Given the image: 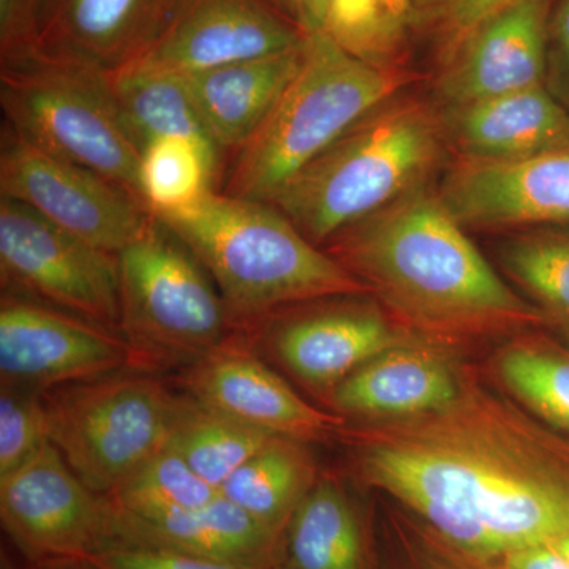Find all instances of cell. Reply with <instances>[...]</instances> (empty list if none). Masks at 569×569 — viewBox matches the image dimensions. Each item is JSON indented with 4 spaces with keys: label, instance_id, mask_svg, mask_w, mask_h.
I'll return each mask as SVG.
<instances>
[{
    "label": "cell",
    "instance_id": "2",
    "mask_svg": "<svg viewBox=\"0 0 569 569\" xmlns=\"http://www.w3.org/2000/svg\"><path fill=\"white\" fill-rule=\"evenodd\" d=\"M361 280L413 342L456 356L546 329L541 312L493 271L427 183L321 246Z\"/></svg>",
    "mask_w": 569,
    "mask_h": 569
},
{
    "label": "cell",
    "instance_id": "21",
    "mask_svg": "<svg viewBox=\"0 0 569 569\" xmlns=\"http://www.w3.org/2000/svg\"><path fill=\"white\" fill-rule=\"evenodd\" d=\"M122 546L176 550L246 569H279L280 538L222 493L203 507L159 518L118 512L116 548Z\"/></svg>",
    "mask_w": 569,
    "mask_h": 569
},
{
    "label": "cell",
    "instance_id": "14",
    "mask_svg": "<svg viewBox=\"0 0 569 569\" xmlns=\"http://www.w3.org/2000/svg\"><path fill=\"white\" fill-rule=\"evenodd\" d=\"M176 383L198 402L271 436L320 443L337 440L347 425L299 396L244 337L176 373Z\"/></svg>",
    "mask_w": 569,
    "mask_h": 569
},
{
    "label": "cell",
    "instance_id": "25",
    "mask_svg": "<svg viewBox=\"0 0 569 569\" xmlns=\"http://www.w3.org/2000/svg\"><path fill=\"white\" fill-rule=\"evenodd\" d=\"M486 376L529 413L569 437V347L545 329L503 340Z\"/></svg>",
    "mask_w": 569,
    "mask_h": 569
},
{
    "label": "cell",
    "instance_id": "7",
    "mask_svg": "<svg viewBox=\"0 0 569 569\" xmlns=\"http://www.w3.org/2000/svg\"><path fill=\"white\" fill-rule=\"evenodd\" d=\"M0 104L3 122L33 144L142 201L141 151L122 126L104 71L36 51L0 63Z\"/></svg>",
    "mask_w": 569,
    "mask_h": 569
},
{
    "label": "cell",
    "instance_id": "27",
    "mask_svg": "<svg viewBox=\"0 0 569 569\" xmlns=\"http://www.w3.org/2000/svg\"><path fill=\"white\" fill-rule=\"evenodd\" d=\"M271 436L178 392L167 447L213 488H222L239 467L257 455Z\"/></svg>",
    "mask_w": 569,
    "mask_h": 569
},
{
    "label": "cell",
    "instance_id": "8",
    "mask_svg": "<svg viewBox=\"0 0 569 569\" xmlns=\"http://www.w3.org/2000/svg\"><path fill=\"white\" fill-rule=\"evenodd\" d=\"M52 447L108 496L168 445L178 392L157 373L121 370L43 395Z\"/></svg>",
    "mask_w": 569,
    "mask_h": 569
},
{
    "label": "cell",
    "instance_id": "23",
    "mask_svg": "<svg viewBox=\"0 0 569 569\" xmlns=\"http://www.w3.org/2000/svg\"><path fill=\"white\" fill-rule=\"evenodd\" d=\"M279 569H378L376 538L340 479L318 477L280 538Z\"/></svg>",
    "mask_w": 569,
    "mask_h": 569
},
{
    "label": "cell",
    "instance_id": "22",
    "mask_svg": "<svg viewBox=\"0 0 569 569\" xmlns=\"http://www.w3.org/2000/svg\"><path fill=\"white\" fill-rule=\"evenodd\" d=\"M306 43L264 58L183 74L223 164L253 137L301 69Z\"/></svg>",
    "mask_w": 569,
    "mask_h": 569
},
{
    "label": "cell",
    "instance_id": "40",
    "mask_svg": "<svg viewBox=\"0 0 569 569\" xmlns=\"http://www.w3.org/2000/svg\"><path fill=\"white\" fill-rule=\"evenodd\" d=\"M26 569H97L88 559H67L47 563L26 565Z\"/></svg>",
    "mask_w": 569,
    "mask_h": 569
},
{
    "label": "cell",
    "instance_id": "15",
    "mask_svg": "<svg viewBox=\"0 0 569 569\" xmlns=\"http://www.w3.org/2000/svg\"><path fill=\"white\" fill-rule=\"evenodd\" d=\"M437 192L463 228L569 224V146L509 162L459 159Z\"/></svg>",
    "mask_w": 569,
    "mask_h": 569
},
{
    "label": "cell",
    "instance_id": "38",
    "mask_svg": "<svg viewBox=\"0 0 569 569\" xmlns=\"http://www.w3.org/2000/svg\"><path fill=\"white\" fill-rule=\"evenodd\" d=\"M307 37L323 32L325 0H268Z\"/></svg>",
    "mask_w": 569,
    "mask_h": 569
},
{
    "label": "cell",
    "instance_id": "5",
    "mask_svg": "<svg viewBox=\"0 0 569 569\" xmlns=\"http://www.w3.org/2000/svg\"><path fill=\"white\" fill-rule=\"evenodd\" d=\"M411 81L348 54L323 32L307 39L305 62L253 137L228 157L217 189L268 203L359 119Z\"/></svg>",
    "mask_w": 569,
    "mask_h": 569
},
{
    "label": "cell",
    "instance_id": "30",
    "mask_svg": "<svg viewBox=\"0 0 569 569\" xmlns=\"http://www.w3.org/2000/svg\"><path fill=\"white\" fill-rule=\"evenodd\" d=\"M222 159L211 148L183 137L153 140L141 151L140 193L156 217L173 216L217 189Z\"/></svg>",
    "mask_w": 569,
    "mask_h": 569
},
{
    "label": "cell",
    "instance_id": "18",
    "mask_svg": "<svg viewBox=\"0 0 569 569\" xmlns=\"http://www.w3.org/2000/svg\"><path fill=\"white\" fill-rule=\"evenodd\" d=\"M176 0H41L37 51L112 71L159 39Z\"/></svg>",
    "mask_w": 569,
    "mask_h": 569
},
{
    "label": "cell",
    "instance_id": "9",
    "mask_svg": "<svg viewBox=\"0 0 569 569\" xmlns=\"http://www.w3.org/2000/svg\"><path fill=\"white\" fill-rule=\"evenodd\" d=\"M335 296L282 307L250 321L244 340L321 403L355 370L389 348L413 342L376 299Z\"/></svg>",
    "mask_w": 569,
    "mask_h": 569
},
{
    "label": "cell",
    "instance_id": "12",
    "mask_svg": "<svg viewBox=\"0 0 569 569\" xmlns=\"http://www.w3.org/2000/svg\"><path fill=\"white\" fill-rule=\"evenodd\" d=\"M0 520L26 565L89 559L118 545V512L51 443L0 478Z\"/></svg>",
    "mask_w": 569,
    "mask_h": 569
},
{
    "label": "cell",
    "instance_id": "20",
    "mask_svg": "<svg viewBox=\"0 0 569 569\" xmlns=\"http://www.w3.org/2000/svg\"><path fill=\"white\" fill-rule=\"evenodd\" d=\"M441 116L460 159L509 162L569 146V111L546 86L447 108Z\"/></svg>",
    "mask_w": 569,
    "mask_h": 569
},
{
    "label": "cell",
    "instance_id": "36",
    "mask_svg": "<svg viewBox=\"0 0 569 569\" xmlns=\"http://www.w3.org/2000/svg\"><path fill=\"white\" fill-rule=\"evenodd\" d=\"M40 6L41 0H0V63L37 51Z\"/></svg>",
    "mask_w": 569,
    "mask_h": 569
},
{
    "label": "cell",
    "instance_id": "17",
    "mask_svg": "<svg viewBox=\"0 0 569 569\" xmlns=\"http://www.w3.org/2000/svg\"><path fill=\"white\" fill-rule=\"evenodd\" d=\"M550 0H519L475 29L447 59L437 91L447 108L546 86Z\"/></svg>",
    "mask_w": 569,
    "mask_h": 569
},
{
    "label": "cell",
    "instance_id": "37",
    "mask_svg": "<svg viewBox=\"0 0 569 569\" xmlns=\"http://www.w3.org/2000/svg\"><path fill=\"white\" fill-rule=\"evenodd\" d=\"M548 80L557 99L569 103V0L550 13Z\"/></svg>",
    "mask_w": 569,
    "mask_h": 569
},
{
    "label": "cell",
    "instance_id": "39",
    "mask_svg": "<svg viewBox=\"0 0 569 569\" xmlns=\"http://www.w3.org/2000/svg\"><path fill=\"white\" fill-rule=\"evenodd\" d=\"M505 569H569V561L552 545L515 550L500 560Z\"/></svg>",
    "mask_w": 569,
    "mask_h": 569
},
{
    "label": "cell",
    "instance_id": "28",
    "mask_svg": "<svg viewBox=\"0 0 569 569\" xmlns=\"http://www.w3.org/2000/svg\"><path fill=\"white\" fill-rule=\"evenodd\" d=\"M505 274L569 347V224L531 228L500 250Z\"/></svg>",
    "mask_w": 569,
    "mask_h": 569
},
{
    "label": "cell",
    "instance_id": "4",
    "mask_svg": "<svg viewBox=\"0 0 569 569\" xmlns=\"http://www.w3.org/2000/svg\"><path fill=\"white\" fill-rule=\"evenodd\" d=\"M447 144L443 116L397 93L337 138L268 203L321 247L425 186Z\"/></svg>",
    "mask_w": 569,
    "mask_h": 569
},
{
    "label": "cell",
    "instance_id": "29",
    "mask_svg": "<svg viewBox=\"0 0 569 569\" xmlns=\"http://www.w3.org/2000/svg\"><path fill=\"white\" fill-rule=\"evenodd\" d=\"M417 29V0H325V36L377 69L406 70Z\"/></svg>",
    "mask_w": 569,
    "mask_h": 569
},
{
    "label": "cell",
    "instance_id": "33",
    "mask_svg": "<svg viewBox=\"0 0 569 569\" xmlns=\"http://www.w3.org/2000/svg\"><path fill=\"white\" fill-rule=\"evenodd\" d=\"M50 441L43 395L0 389V478L33 458Z\"/></svg>",
    "mask_w": 569,
    "mask_h": 569
},
{
    "label": "cell",
    "instance_id": "11",
    "mask_svg": "<svg viewBox=\"0 0 569 569\" xmlns=\"http://www.w3.org/2000/svg\"><path fill=\"white\" fill-rule=\"evenodd\" d=\"M0 194L114 254L133 242L152 219L140 198L88 168L44 151L6 122L0 137Z\"/></svg>",
    "mask_w": 569,
    "mask_h": 569
},
{
    "label": "cell",
    "instance_id": "1",
    "mask_svg": "<svg viewBox=\"0 0 569 569\" xmlns=\"http://www.w3.org/2000/svg\"><path fill=\"white\" fill-rule=\"evenodd\" d=\"M337 441L362 486L482 559L569 533V437L473 366L460 365L458 392L445 406L417 417L347 419Z\"/></svg>",
    "mask_w": 569,
    "mask_h": 569
},
{
    "label": "cell",
    "instance_id": "41",
    "mask_svg": "<svg viewBox=\"0 0 569 569\" xmlns=\"http://www.w3.org/2000/svg\"><path fill=\"white\" fill-rule=\"evenodd\" d=\"M550 545H552L553 548L559 550L561 556H563L565 559L569 561V533L563 535V537H560L559 539H556V541L550 542Z\"/></svg>",
    "mask_w": 569,
    "mask_h": 569
},
{
    "label": "cell",
    "instance_id": "34",
    "mask_svg": "<svg viewBox=\"0 0 569 569\" xmlns=\"http://www.w3.org/2000/svg\"><path fill=\"white\" fill-rule=\"evenodd\" d=\"M419 28H427L440 44L441 61L493 14L519 0H417Z\"/></svg>",
    "mask_w": 569,
    "mask_h": 569
},
{
    "label": "cell",
    "instance_id": "10",
    "mask_svg": "<svg viewBox=\"0 0 569 569\" xmlns=\"http://www.w3.org/2000/svg\"><path fill=\"white\" fill-rule=\"evenodd\" d=\"M2 290L118 329V254L104 252L0 194Z\"/></svg>",
    "mask_w": 569,
    "mask_h": 569
},
{
    "label": "cell",
    "instance_id": "31",
    "mask_svg": "<svg viewBox=\"0 0 569 569\" xmlns=\"http://www.w3.org/2000/svg\"><path fill=\"white\" fill-rule=\"evenodd\" d=\"M219 493L178 452L164 447L104 497L121 515L148 519L203 507Z\"/></svg>",
    "mask_w": 569,
    "mask_h": 569
},
{
    "label": "cell",
    "instance_id": "26",
    "mask_svg": "<svg viewBox=\"0 0 569 569\" xmlns=\"http://www.w3.org/2000/svg\"><path fill=\"white\" fill-rule=\"evenodd\" d=\"M318 477L310 443L274 437L231 475L220 493L282 538L291 516Z\"/></svg>",
    "mask_w": 569,
    "mask_h": 569
},
{
    "label": "cell",
    "instance_id": "16",
    "mask_svg": "<svg viewBox=\"0 0 569 569\" xmlns=\"http://www.w3.org/2000/svg\"><path fill=\"white\" fill-rule=\"evenodd\" d=\"M306 40L268 0H176L162 33L141 59L190 74L293 50Z\"/></svg>",
    "mask_w": 569,
    "mask_h": 569
},
{
    "label": "cell",
    "instance_id": "3",
    "mask_svg": "<svg viewBox=\"0 0 569 569\" xmlns=\"http://www.w3.org/2000/svg\"><path fill=\"white\" fill-rule=\"evenodd\" d=\"M157 219L208 271L242 331L282 307L369 296L361 280L266 201L211 190L192 208Z\"/></svg>",
    "mask_w": 569,
    "mask_h": 569
},
{
    "label": "cell",
    "instance_id": "42",
    "mask_svg": "<svg viewBox=\"0 0 569 569\" xmlns=\"http://www.w3.org/2000/svg\"><path fill=\"white\" fill-rule=\"evenodd\" d=\"M0 569H20L18 565L11 560L9 553H6V550H2V557H0Z\"/></svg>",
    "mask_w": 569,
    "mask_h": 569
},
{
    "label": "cell",
    "instance_id": "24",
    "mask_svg": "<svg viewBox=\"0 0 569 569\" xmlns=\"http://www.w3.org/2000/svg\"><path fill=\"white\" fill-rule=\"evenodd\" d=\"M104 78L122 126L140 151L159 138L183 137L203 142L220 156L183 74L138 59L104 71Z\"/></svg>",
    "mask_w": 569,
    "mask_h": 569
},
{
    "label": "cell",
    "instance_id": "32",
    "mask_svg": "<svg viewBox=\"0 0 569 569\" xmlns=\"http://www.w3.org/2000/svg\"><path fill=\"white\" fill-rule=\"evenodd\" d=\"M377 546L378 569H505L458 548L410 512H392Z\"/></svg>",
    "mask_w": 569,
    "mask_h": 569
},
{
    "label": "cell",
    "instance_id": "6",
    "mask_svg": "<svg viewBox=\"0 0 569 569\" xmlns=\"http://www.w3.org/2000/svg\"><path fill=\"white\" fill-rule=\"evenodd\" d=\"M118 263L119 331L134 370L178 373L241 339L242 326L211 276L153 213Z\"/></svg>",
    "mask_w": 569,
    "mask_h": 569
},
{
    "label": "cell",
    "instance_id": "19",
    "mask_svg": "<svg viewBox=\"0 0 569 569\" xmlns=\"http://www.w3.org/2000/svg\"><path fill=\"white\" fill-rule=\"evenodd\" d=\"M460 365L456 356L438 348L403 343L355 370L321 406L348 421L417 417L456 396Z\"/></svg>",
    "mask_w": 569,
    "mask_h": 569
},
{
    "label": "cell",
    "instance_id": "35",
    "mask_svg": "<svg viewBox=\"0 0 569 569\" xmlns=\"http://www.w3.org/2000/svg\"><path fill=\"white\" fill-rule=\"evenodd\" d=\"M97 569H246L176 550L122 546L93 553L88 559Z\"/></svg>",
    "mask_w": 569,
    "mask_h": 569
},
{
    "label": "cell",
    "instance_id": "13",
    "mask_svg": "<svg viewBox=\"0 0 569 569\" xmlns=\"http://www.w3.org/2000/svg\"><path fill=\"white\" fill-rule=\"evenodd\" d=\"M121 370H134L132 350L121 331L2 290V387L44 395Z\"/></svg>",
    "mask_w": 569,
    "mask_h": 569
}]
</instances>
